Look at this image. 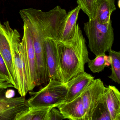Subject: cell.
<instances>
[{"label": "cell", "mask_w": 120, "mask_h": 120, "mask_svg": "<svg viewBox=\"0 0 120 120\" xmlns=\"http://www.w3.org/2000/svg\"><path fill=\"white\" fill-rule=\"evenodd\" d=\"M55 42L63 82L66 83L85 71V64L90 59L85 39L77 24L72 38L65 41Z\"/></svg>", "instance_id": "6da1fadb"}, {"label": "cell", "mask_w": 120, "mask_h": 120, "mask_svg": "<svg viewBox=\"0 0 120 120\" xmlns=\"http://www.w3.org/2000/svg\"><path fill=\"white\" fill-rule=\"evenodd\" d=\"M83 29L88 39V47L96 56L112 49L114 35L111 20L101 24L95 19L89 20L84 24Z\"/></svg>", "instance_id": "7a4b0ae2"}, {"label": "cell", "mask_w": 120, "mask_h": 120, "mask_svg": "<svg viewBox=\"0 0 120 120\" xmlns=\"http://www.w3.org/2000/svg\"><path fill=\"white\" fill-rule=\"evenodd\" d=\"M66 83L50 79L47 85L38 91L29 93V106L56 108L64 102L67 93Z\"/></svg>", "instance_id": "3957f363"}, {"label": "cell", "mask_w": 120, "mask_h": 120, "mask_svg": "<svg viewBox=\"0 0 120 120\" xmlns=\"http://www.w3.org/2000/svg\"><path fill=\"white\" fill-rule=\"evenodd\" d=\"M20 35L16 29H14L11 39L10 46L14 66L18 92L25 97L29 92L28 80Z\"/></svg>", "instance_id": "277c9868"}, {"label": "cell", "mask_w": 120, "mask_h": 120, "mask_svg": "<svg viewBox=\"0 0 120 120\" xmlns=\"http://www.w3.org/2000/svg\"><path fill=\"white\" fill-rule=\"evenodd\" d=\"M37 15L45 38L59 40L61 29L67 13L66 10L57 6L47 12L36 9Z\"/></svg>", "instance_id": "5b68a950"}, {"label": "cell", "mask_w": 120, "mask_h": 120, "mask_svg": "<svg viewBox=\"0 0 120 120\" xmlns=\"http://www.w3.org/2000/svg\"><path fill=\"white\" fill-rule=\"evenodd\" d=\"M23 36L21 44L23 49L28 80L29 91L38 86L37 66L33 42L30 29L23 22Z\"/></svg>", "instance_id": "8992f818"}, {"label": "cell", "mask_w": 120, "mask_h": 120, "mask_svg": "<svg viewBox=\"0 0 120 120\" xmlns=\"http://www.w3.org/2000/svg\"><path fill=\"white\" fill-rule=\"evenodd\" d=\"M106 87L100 79H94L80 94L86 120H91L94 110L104 99Z\"/></svg>", "instance_id": "52a82bcc"}, {"label": "cell", "mask_w": 120, "mask_h": 120, "mask_svg": "<svg viewBox=\"0 0 120 120\" xmlns=\"http://www.w3.org/2000/svg\"><path fill=\"white\" fill-rule=\"evenodd\" d=\"M6 89H0V120H15L17 114L29 107L24 97L9 98Z\"/></svg>", "instance_id": "ba28073f"}, {"label": "cell", "mask_w": 120, "mask_h": 120, "mask_svg": "<svg viewBox=\"0 0 120 120\" xmlns=\"http://www.w3.org/2000/svg\"><path fill=\"white\" fill-rule=\"evenodd\" d=\"M13 30L9 22H4L3 24L0 22V53L7 66L14 83V88L17 90L16 77L10 46V39Z\"/></svg>", "instance_id": "9c48e42d"}, {"label": "cell", "mask_w": 120, "mask_h": 120, "mask_svg": "<svg viewBox=\"0 0 120 120\" xmlns=\"http://www.w3.org/2000/svg\"><path fill=\"white\" fill-rule=\"evenodd\" d=\"M44 45L50 79L64 82L55 41L50 38H45L44 39Z\"/></svg>", "instance_id": "30bf717a"}, {"label": "cell", "mask_w": 120, "mask_h": 120, "mask_svg": "<svg viewBox=\"0 0 120 120\" xmlns=\"http://www.w3.org/2000/svg\"><path fill=\"white\" fill-rule=\"evenodd\" d=\"M94 79V76L84 71L66 83L67 90L64 102L70 101L80 95Z\"/></svg>", "instance_id": "8fae6325"}, {"label": "cell", "mask_w": 120, "mask_h": 120, "mask_svg": "<svg viewBox=\"0 0 120 120\" xmlns=\"http://www.w3.org/2000/svg\"><path fill=\"white\" fill-rule=\"evenodd\" d=\"M56 108L61 112L65 119L86 120L85 108L80 95L70 101L62 103Z\"/></svg>", "instance_id": "7c38bea8"}, {"label": "cell", "mask_w": 120, "mask_h": 120, "mask_svg": "<svg viewBox=\"0 0 120 120\" xmlns=\"http://www.w3.org/2000/svg\"><path fill=\"white\" fill-rule=\"evenodd\" d=\"M105 99L111 120H120V93L113 86L106 87Z\"/></svg>", "instance_id": "4fadbf2b"}, {"label": "cell", "mask_w": 120, "mask_h": 120, "mask_svg": "<svg viewBox=\"0 0 120 120\" xmlns=\"http://www.w3.org/2000/svg\"><path fill=\"white\" fill-rule=\"evenodd\" d=\"M80 10V7L78 5L67 13L61 29L59 41H65L71 39L74 37Z\"/></svg>", "instance_id": "5bb4252c"}, {"label": "cell", "mask_w": 120, "mask_h": 120, "mask_svg": "<svg viewBox=\"0 0 120 120\" xmlns=\"http://www.w3.org/2000/svg\"><path fill=\"white\" fill-rule=\"evenodd\" d=\"M116 9L115 0H97L95 19L100 23H109L112 14Z\"/></svg>", "instance_id": "9a60e30c"}, {"label": "cell", "mask_w": 120, "mask_h": 120, "mask_svg": "<svg viewBox=\"0 0 120 120\" xmlns=\"http://www.w3.org/2000/svg\"><path fill=\"white\" fill-rule=\"evenodd\" d=\"M52 108L29 106L18 113L15 120H47L49 112Z\"/></svg>", "instance_id": "2e32d148"}, {"label": "cell", "mask_w": 120, "mask_h": 120, "mask_svg": "<svg viewBox=\"0 0 120 120\" xmlns=\"http://www.w3.org/2000/svg\"><path fill=\"white\" fill-rule=\"evenodd\" d=\"M87 63L88 68L93 73H99L111 65V60L109 56L104 53L96 56L94 59H90Z\"/></svg>", "instance_id": "e0dca14e"}, {"label": "cell", "mask_w": 120, "mask_h": 120, "mask_svg": "<svg viewBox=\"0 0 120 120\" xmlns=\"http://www.w3.org/2000/svg\"><path fill=\"white\" fill-rule=\"evenodd\" d=\"M111 60V74L109 78L113 81L120 83V52L111 49L109 51Z\"/></svg>", "instance_id": "ac0fdd59"}, {"label": "cell", "mask_w": 120, "mask_h": 120, "mask_svg": "<svg viewBox=\"0 0 120 120\" xmlns=\"http://www.w3.org/2000/svg\"><path fill=\"white\" fill-rule=\"evenodd\" d=\"M77 3L81 9L87 15L89 20L94 19L97 0H77Z\"/></svg>", "instance_id": "d6986e66"}, {"label": "cell", "mask_w": 120, "mask_h": 120, "mask_svg": "<svg viewBox=\"0 0 120 120\" xmlns=\"http://www.w3.org/2000/svg\"><path fill=\"white\" fill-rule=\"evenodd\" d=\"M91 120H111L105 101V96L103 99L94 110Z\"/></svg>", "instance_id": "ffe728a7"}, {"label": "cell", "mask_w": 120, "mask_h": 120, "mask_svg": "<svg viewBox=\"0 0 120 120\" xmlns=\"http://www.w3.org/2000/svg\"><path fill=\"white\" fill-rule=\"evenodd\" d=\"M0 78L11 83L14 87V83L12 79L7 66L0 53Z\"/></svg>", "instance_id": "44dd1931"}, {"label": "cell", "mask_w": 120, "mask_h": 120, "mask_svg": "<svg viewBox=\"0 0 120 120\" xmlns=\"http://www.w3.org/2000/svg\"><path fill=\"white\" fill-rule=\"evenodd\" d=\"M65 119L63 114L56 107H52L50 110L47 120H62Z\"/></svg>", "instance_id": "7402d4cb"}, {"label": "cell", "mask_w": 120, "mask_h": 120, "mask_svg": "<svg viewBox=\"0 0 120 120\" xmlns=\"http://www.w3.org/2000/svg\"><path fill=\"white\" fill-rule=\"evenodd\" d=\"M9 88H14V86L11 83L4 79L0 78V89H7Z\"/></svg>", "instance_id": "603a6c76"}]
</instances>
